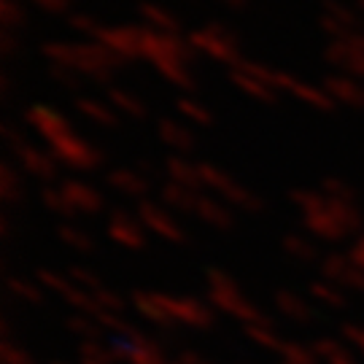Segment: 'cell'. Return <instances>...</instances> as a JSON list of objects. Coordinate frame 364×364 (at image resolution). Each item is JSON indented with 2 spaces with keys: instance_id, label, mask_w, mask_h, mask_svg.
Returning a JSON list of instances; mask_svg holds the SVG:
<instances>
[{
  "instance_id": "cell-20",
  "label": "cell",
  "mask_w": 364,
  "mask_h": 364,
  "mask_svg": "<svg viewBox=\"0 0 364 364\" xmlns=\"http://www.w3.org/2000/svg\"><path fill=\"white\" fill-rule=\"evenodd\" d=\"M359 3V11H364V0H356Z\"/></svg>"
},
{
  "instance_id": "cell-2",
  "label": "cell",
  "mask_w": 364,
  "mask_h": 364,
  "mask_svg": "<svg viewBox=\"0 0 364 364\" xmlns=\"http://www.w3.org/2000/svg\"><path fill=\"white\" fill-rule=\"evenodd\" d=\"M189 43L197 49V54H205L216 63L235 68L243 54H240V38L237 33H232L230 27L224 25H208V27H197L189 33Z\"/></svg>"
},
{
  "instance_id": "cell-17",
  "label": "cell",
  "mask_w": 364,
  "mask_h": 364,
  "mask_svg": "<svg viewBox=\"0 0 364 364\" xmlns=\"http://www.w3.org/2000/svg\"><path fill=\"white\" fill-rule=\"evenodd\" d=\"M19 46H22V41L16 38V30H3L0 33V54L3 57H14L19 52Z\"/></svg>"
},
{
  "instance_id": "cell-16",
  "label": "cell",
  "mask_w": 364,
  "mask_h": 364,
  "mask_svg": "<svg viewBox=\"0 0 364 364\" xmlns=\"http://www.w3.org/2000/svg\"><path fill=\"white\" fill-rule=\"evenodd\" d=\"M78 108H81L87 117H95L97 122H114L111 111H108L103 103H97V100H78Z\"/></svg>"
},
{
  "instance_id": "cell-15",
  "label": "cell",
  "mask_w": 364,
  "mask_h": 364,
  "mask_svg": "<svg viewBox=\"0 0 364 364\" xmlns=\"http://www.w3.org/2000/svg\"><path fill=\"white\" fill-rule=\"evenodd\" d=\"M49 76L57 81V84H63V87H78V81H81V73L73 70V68L68 65H54L49 63Z\"/></svg>"
},
{
  "instance_id": "cell-12",
  "label": "cell",
  "mask_w": 364,
  "mask_h": 364,
  "mask_svg": "<svg viewBox=\"0 0 364 364\" xmlns=\"http://www.w3.org/2000/svg\"><path fill=\"white\" fill-rule=\"evenodd\" d=\"M294 95H297L299 100L316 105V108H332V95L326 90L313 87V84H305V81H299L297 87H294Z\"/></svg>"
},
{
  "instance_id": "cell-18",
  "label": "cell",
  "mask_w": 364,
  "mask_h": 364,
  "mask_svg": "<svg viewBox=\"0 0 364 364\" xmlns=\"http://www.w3.org/2000/svg\"><path fill=\"white\" fill-rule=\"evenodd\" d=\"M178 108H181L186 117L197 119V122H208V111L203 108L200 103H195V100H189V97H183V100H178Z\"/></svg>"
},
{
  "instance_id": "cell-13",
  "label": "cell",
  "mask_w": 364,
  "mask_h": 364,
  "mask_svg": "<svg viewBox=\"0 0 364 364\" xmlns=\"http://www.w3.org/2000/svg\"><path fill=\"white\" fill-rule=\"evenodd\" d=\"M111 95V100L119 105V108H124V111H130V114H135V117H144V103L135 97V95H127L124 90H111L108 92Z\"/></svg>"
},
{
  "instance_id": "cell-19",
  "label": "cell",
  "mask_w": 364,
  "mask_h": 364,
  "mask_svg": "<svg viewBox=\"0 0 364 364\" xmlns=\"http://www.w3.org/2000/svg\"><path fill=\"white\" fill-rule=\"evenodd\" d=\"M33 3L49 14H63V11H68V6H70V0H33Z\"/></svg>"
},
{
  "instance_id": "cell-8",
  "label": "cell",
  "mask_w": 364,
  "mask_h": 364,
  "mask_svg": "<svg viewBox=\"0 0 364 364\" xmlns=\"http://www.w3.org/2000/svg\"><path fill=\"white\" fill-rule=\"evenodd\" d=\"M154 70L165 78V81L181 87V90H195L197 87L192 65H186V63H159V65H154Z\"/></svg>"
},
{
  "instance_id": "cell-10",
  "label": "cell",
  "mask_w": 364,
  "mask_h": 364,
  "mask_svg": "<svg viewBox=\"0 0 364 364\" xmlns=\"http://www.w3.org/2000/svg\"><path fill=\"white\" fill-rule=\"evenodd\" d=\"M68 27H70L73 33H78V36H87L90 41H97L100 30H103V25H100L95 16H90L87 11L70 14V16H68Z\"/></svg>"
},
{
  "instance_id": "cell-9",
  "label": "cell",
  "mask_w": 364,
  "mask_h": 364,
  "mask_svg": "<svg viewBox=\"0 0 364 364\" xmlns=\"http://www.w3.org/2000/svg\"><path fill=\"white\" fill-rule=\"evenodd\" d=\"M321 11L332 19H338L340 25L351 27V30H362V16H359V9H351L340 0H321Z\"/></svg>"
},
{
  "instance_id": "cell-6",
  "label": "cell",
  "mask_w": 364,
  "mask_h": 364,
  "mask_svg": "<svg viewBox=\"0 0 364 364\" xmlns=\"http://www.w3.org/2000/svg\"><path fill=\"white\" fill-rule=\"evenodd\" d=\"M138 14H141V19L146 22V27H151L156 33H178L181 30L178 16L173 11H168V9H162V6H156V3H141Z\"/></svg>"
},
{
  "instance_id": "cell-5",
  "label": "cell",
  "mask_w": 364,
  "mask_h": 364,
  "mask_svg": "<svg viewBox=\"0 0 364 364\" xmlns=\"http://www.w3.org/2000/svg\"><path fill=\"white\" fill-rule=\"evenodd\" d=\"M321 84L340 103L364 105V87L359 84V78L348 76V73H326L321 76Z\"/></svg>"
},
{
  "instance_id": "cell-11",
  "label": "cell",
  "mask_w": 364,
  "mask_h": 364,
  "mask_svg": "<svg viewBox=\"0 0 364 364\" xmlns=\"http://www.w3.org/2000/svg\"><path fill=\"white\" fill-rule=\"evenodd\" d=\"M0 22L3 30H22L27 25V14L16 0H0Z\"/></svg>"
},
{
  "instance_id": "cell-4",
  "label": "cell",
  "mask_w": 364,
  "mask_h": 364,
  "mask_svg": "<svg viewBox=\"0 0 364 364\" xmlns=\"http://www.w3.org/2000/svg\"><path fill=\"white\" fill-rule=\"evenodd\" d=\"M324 60L338 68L340 73L364 81V52L359 46H353L351 41H329V46L324 49Z\"/></svg>"
},
{
  "instance_id": "cell-7",
  "label": "cell",
  "mask_w": 364,
  "mask_h": 364,
  "mask_svg": "<svg viewBox=\"0 0 364 364\" xmlns=\"http://www.w3.org/2000/svg\"><path fill=\"white\" fill-rule=\"evenodd\" d=\"M230 78H232V84L237 87V90H243L246 95L257 97V100H264V103L275 100V90L270 87V84L259 81V78L246 76V73H240V70H235V68H230Z\"/></svg>"
},
{
  "instance_id": "cell-1",
  "label": "cell",
  "mask_w": 364,
  "mask_h": 364,
  "mask_svg": "<svg viewBox=\"0 0 364 364\" xmlns=\"http://www.w3.org/2000/svg\"><path fill=\"white\" fill-rule=\"evenodd\" d=\"M41 54L54 63V65H68L78 70L81 76H90L95 81H108L117 73L119 68L127 65L124 57L111 52L100 41H81V43H70V41H46L41 46Z\"/></svg>"
},
{
  "instance_id": "cell-3",
  "label": "cell",
  "mask_w": 364,
  "mask_h": 364,
  "mask_svg": "<svg viewBox=\"0 0 364 364\" xmlns=\"http://www.w3.org/2000/svg\"><path fill=\"white\" fill-rule=\"evenodd\" d=\"M141 38H144V27H127V25L103 27L100 36H97V41L103 46H108L111 52H117L119 57H124L127 63L141 57Z\"/></svg>"
},
{
  "instance_id": "cell-14",
  "label": "cell",
  "mask_w": 364,
  "mask_h": 364,
  "mask_svg": "<svg viewBox=\"0 0 364 364\" xmlns=\"http://www.w3.org/2000/svg\"><path fill=\"white\" fill-rule=\"evenodd\" d=\"M30 119H33L43 132H52V130H57V127H63V119L57 117L54 111H49V108H41V105L30 111Z\"/></svg>"
}]
</instances>
